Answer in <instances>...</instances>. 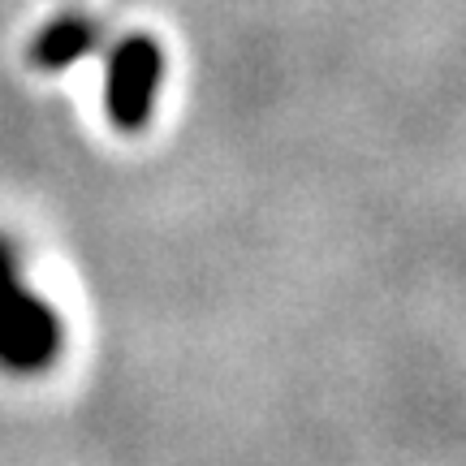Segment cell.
I'll return each instance as SVG.
<instances>
[{"instance_id":"6da1fadb","label":"cell","mask_w":466,"mask_h":466,"mask_svg":"<svg viewBox=\"0 0 466 466\" xmlns=\"http://www.w3.org/2000/svg\"><path fill=\"white\" fill-rule=\"evenodd\" d=\"M61 350V319L17 277L14 250L0 242V367L44 371Z\"/></svg>"},{"instance_id":"7a4b0ae2","label":"cell","mask_w":466,"mask_h":466,"mask_svg":"<svg viewBox=\"0 0 466 466\" xmlns=\"http://www.w3.org/2000/svg\"><path fill=\"white\" fill-rule=\"evenodd\" d=\"M160 74H165V56L151 39H121L108 66V113L121 130H138L147 126V113L160 91Z\"/></svg>"},{"instance_id":"3957f363","label":"cell","mask_w":466,"mask_h":466,"mask_svg":"<svg viewBox=\"0 0 466 466\" xmlns=\"http://www.w3.org/2000/svg\"><path fill=\"white\" fill-rule=\"evenodd\" d=\"M91 44H96V31L86 26L83 17H66V22H56V26L44 31L39 48H35V61H39V66H48V69L69 66V61L86 56Z\"/></svg>"}]
</instances>
